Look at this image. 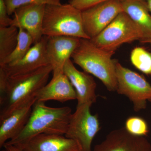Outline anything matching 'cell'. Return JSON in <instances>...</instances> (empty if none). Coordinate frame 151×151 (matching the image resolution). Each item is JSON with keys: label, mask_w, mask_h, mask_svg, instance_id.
<instances>
[{"label": "cell", "mask_w": 151, "mask_h": 151, "mask_svg": "<svg viewBox=\"0 0 151 151\" xmlns=\"http://www.w3.org/2000/svg\"><path fill=\"white\" fill-rule=\"evenodd\" d=\"M9 16L14 14L17 9L25 5L39 4H60V0H4Z\"/></svg>", "instance_id": "7402d4cb"}, {"label": "cell", "mask_w": 151, "mask_h": 151, "mask_svg": "<svg viewBox=\"0 0 151 151\" xmlns=\"http://www.w3.org/2000/svg\"><path fill=\"white\" fill-rule=\"evenodd\" d=\"M18 35L19 29L16 27H0V65L14 50Z\"/></svg>", "instance_id": "ac0fdd59"}, {"label": "cell", "mask_w": 151, "mask_h": 151, "mask_svg": "<svg viewBox=\"0 0 151 151\" xmlns=\"http://www.w3.org/2000/svg\"><path fill=\"white\" fill-rule=\"evenodd\" d=\"M90 103L77 106L70 117L65 136L76 141L82 151H92L93 139L100 130V124L97 115L90 111Z\"/></svg>", "instance_id": "52a82bcc"}, {"label": "cell", "mask_w": 151, "mask_h": 151, "mask_svg": "<svg viewBox=\"0 0 151 151\" xmlns=\"http://www.w3.org/2000/svg\"><path fill=\"white\" fill-rule=\"evenodd\" d=\"M36 102H44L55 100L64 103L77 99V94L69 79L65 73L52 76L48 83L37 92Z\"/></svg>", "instance_id": "9a60e30c"}, {"label": "cell", "mask_w": 151, "mask_h": 151, "mask_svg": "<svg viewBox=\"0 0 151 151\" xmlns=\"http://www.w3.org/2000/svg\"><path fill=\"white\" fill-rule=\"evenodd\" d=\"M52 72L50 65L24 75L9 77L5 90L0 97V121L14 111L36 100L37 92L47 84Z\"/></svg>", "instance_id": "6da1fadb"}, {"label": "cell", "mask_w": 151, "mask_h": 151, "mask_svg": "<svg viewBox=\"0 0 151 151\" xmlns=\"http://www.w3.org/2000/svg\"><path fill=\"white\" fill-rule=\"evenodd\" d=\"M72 114L71 108L68 106L52 108L44 102L36 101L24 129L5 145H15L42 134L65 135Z\"/></svg>", "instance_id": "7a4b0ae2"}, {"label": "cell", "mask_w": 151, "mask_h": 151, "mask_svg": "<svg viewBox=\"0 0 151 151\" xmlns=\"http://www.w3.org/2000/svg\"><path fill=\"white\" fill-rule=\"evenodd\" d=\"M4 147L8 151H22L17 147L14 145H5Z\"/></svg>", "instance_id": "d4e9b609"}, {"label": "cell", "mask_w": 151, "mask_h": 151, "mask_svg": "<svg viewBox=\"0 0 151 151\" xmlns=\"http://www.w3.org/2000/svg\"><path fill=\"white\" fill-rule=\"evenodd\" d=\"M47 39V36H43L39 42L32 47L27 54L19 61L12 64L0 65V72L8 78L32 73L49 65L46 52Z\"/></svg>", "instance_id": "9c48e42d"}, {"label": "cell", "mask_w": 151, "mask_h": 151, "mask_svg": "<svg viewBox=\"0 0 151 151\" xmlns=\"http://www.w3.org/2000/svg\"><path fill=\"white\" fill-rule=\"evenodd\" d=\"M9 16L4 0H0V27L11 26L12 19Z\"/></svg>", "instance_id": "cb8c5ba5"}, {"label": "cell", "mask_w": 151, "mask_h": 151, "mask_svg": "<svg viewBox=\"0 0 151 151\" xmlns=\"http://www.w3.org/2000/svg\"><path fill=\"white\" fill-rule=\"evenodd\" d=\"M93 151H151V144L145 137L134 136L122 128L110 132Z\"/></svg>", "instance_id": "30bf717a"}, {"label": "cell", "mask_w": 151, "mask_h": 151, "mask_svg": "<svg viewBox=\"0 0 151 151\" xmlns=\"http://www.w3.org/2000/svg\"><path fill=\"white\" fill-rule=\"evenodd\" d=\"M17 43L14 50L0 65H8L16 62L24 57L34 44L31 36L27 31L19 28Z\"/></svg>", "instance_id": "d6986e66"}, {"label": "cell", "mask_w": 151, "mask_h": 151, "mask_svg": "<svg viewBox=\"0 0 151 151\" xmlns=\"http://www.w3.org/2000/svg\"><path fill=\"white\" fill-rule=\"evenodd\" d=\"M122 2L123 12L142 30L147 39L151 38V14L145 0H123Z\"/></svg>", "instance_id": "e0dca14e"}, {"label": "cell", "mask_w": 151, "mask_h": 151, "mask_svg": "<svg viewBox=\"0 0 151 151\" xmlns=\"http://www.w3.org/2000/svg\"><path fill=\"white\" fill-rule=\"evenodd\" d=\"M147 38L142 30L122 12L98 35L90 39L97 47L111 53L124 43Z\"/></svg>", "instance_id": "5b68a950"}, {"label": "cell", "mask_w": 151, "mask_h": 151, "mask_svg": "<svg viewBox=\"0 0 151 151\" xmlns=\"http://www.w3.org/2000/svg\"><path fill=\"white\" fill-rule=\"evenodd\" d=\"M145 1L148 8L149 11L151 14V0H145Z\"/></svg>", "instance_id": "484cf974"}, {"label": "cell", "mask_w": 151, "mask_h": 151, "mask_svg": "<svg viewBox=\"0 0 151 151\" xmlns=\"http://www.w3.org/2000/svg\"><path fill=\"white\" fill-rule=\"evenodd\" d=\"M130 59L132 64L138 70L147 75L151 74V53L141 47L134 48Z\"/></svg>", "instance_id": "ffe728a7"}, {"label": "cell", "mask_w": 151, "mask_h": 151, "mask_svg": "<svg viewBox=\"0 0 151 151\" xmlns=\"http://www.w3.org/2000/svg\"><path fill=\"white\" fill-rule=\"evenodd\" d=\"M113 54L97 47L90 39H80L71 58L84 71L100 79L108 91L114 92L117 83Z\"/></svg>", "instance_id": "3957f363"}, {"label": "cell", "mask_w": 151, "mask_h": 151, "mask_svg": "<svg viewBox=\"0 0 151 151\" xmlns=\"http://www.w3.org/2000/svg\"><path fill=\"white\" fill-rule=\"evenodd\" d=\"M141 42L143 43L151 44V37L147 39L142 41Z\"/></svg>", "instance_id": "4316f807"}, {"label": "cell", "mask_w": 151, "mask_h": 151, "mask_svg": "<svg viewBox=\"0 0 151 151\" xmlns=\"http://www.w3.org/2000/svg\"><path fill=\"white\" fill-rule=\"evenodd\" d=\"M111 1L115 0H69L68 3L76 8L82 11L100 3Z\"/></svg>", "instance_id": "603a6c76"}, {"label": "cell", "mask_w": 151, "mask_h": 151, "mask_svg": "<svg viewBox=\"0 0 151 151\" xmlns=\"http://www.w3.org/2000/svg\"><path fill=\"white\" fill-rule=\"evenodd\" d=\"M8 151L7 150H6V148H5L4 149V150H2V151Z\"/></svg>", "instance_id": "83f0119b"}, {"label": "cell", "mask_w": 151, "mask_h": 151, "mask_svg": "<svg viewBox=\"0 0 151 151\" xmlns=\"http://www.w3.org/2000/svg\"><path fill=\"white\" fill-rule=\"evenodd\" d=\"M42 33L47 37L65 36L89 39L84 31L82 12L69 3L46 5Z\"/></svg>", "instance_id": "277c9868"}, {"label": "cell", "mask_w": 151, "mask_h": 151, "mask_svg": "<svg viewBox=\"0 0 151 151\" xmlns=\"http://www.w3.org/2000/svg\"><path fill=\"white\" fill-rule=\"evenodd\" d=\"M80 39L65 36L47 37L46 55L49 64L52 67V76L63 73L65 63L70 59Z\"/></svg>", "instance_id": "8fae6325"}, {"label": "cell", "mask_w": 151, "mask_h": 151, "mask_svg": "<svg viewBox=\"0 0 151 151\" xmlns=\"http://www.w3.org/2000/svg\"><path fill=\"white\" fill-rule=\"evenodd\" d=\"M63 72L69 79L77 94V105L90 103L93 104L97 100V84L94 78L85 71L78 70L69 59L65 63Z\"/></svg>", "instance_id": "4fadbf2b"}, {"label": "cell", "mask_w": 151, "mask_h": 151, "mask_svg": "<svg viewBox=\"0 0 151 151\" xmlns=\"http://www.w3.org/2000/svg\"><path fill=\"white\" fill-rule=\"evenodd\" d=\"M15 146L22 151H82L76 141L61 135L40 134Z\"/></svg>", "instance_id": "5bb4252c"}, {"label": "cell", "mask_w": 151, "mask_h": 151, "mask_svg": "<svg viewBox=\"0 0 151 151\" xmlns=\"http://www.w3.org/2000/svg\"><path fill=\"white\" fill-rule=\"evenodd\" d=\"M117 92L128 97L136 112L147 107V101H151V85L143 76L124 67L116 61Z\"/></svg>", "instance_id": "8992f818"}, {"label": "cell", "mask_w": 151, "mask_h": 151, "mask_svg": "<svg viewBox=\"0 0 151 151\" xmlns=\"http://www.w3.org/2000/svg\"><path fill=\"white\" fill-rule=\"evenodd\" d=\"M125 129L131 134L138 137H145L149 132L147 122L142 118L131 117L127 119Z\"/></svg>", "instance_id": "44dd1931"}, {"label": "cell", "mask_w": 151, "mask_h": 151, "mask_svg": "<svg viewBox=\"0 0 151 151\" xmlns=\"http://www.w3.org/2000/svg\"><path fill=\"white\" fill-rule=\"evenodd\" d=\"M82 12L84 31L89 39L98 35L123 12L122 1L100 3Z\"/></svg>", "instance_id": "ba28073f"}, {"label": "cell", "mask_w": 151, "mask_h": 151, "mask_svg": "<svg viewBox=\"0 0 151 151\" xmlns=\"http://www.w3.org/2000/svg\"><path fill=\"white\" fill-rule=\"evenodd\" d=\"M45 4H32L22 6L14 13L11 26L22 28L27 31L33 40L34 44L42 38V26Z\"/></svg>", "instance_id": "7c38bea8"}, {"label": "cell", "mask_w": 151, "mask_h": 151, "mask_svg": "<svg viewBox=\"0 0 151 151\" xmlns=\"http://www.w3.org/2000/svg\"><path fill=\"white\" fill-rule=\"evenodd\" d=\"M36 100L17 108L0 121V147L18 135L24 129L29 119Z\"/></svg>", "instance_id": "2e32d148"}]
</instances>
